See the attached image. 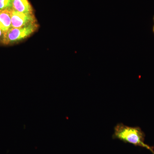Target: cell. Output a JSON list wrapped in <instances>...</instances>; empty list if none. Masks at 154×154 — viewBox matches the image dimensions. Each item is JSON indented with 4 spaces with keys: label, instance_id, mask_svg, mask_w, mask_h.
I'll use <instances>...</instances> for the list:
<instances>
[{
    "label": "cell",
    "instance_id": "obj_1",
    "mask_svg": "<svg viewBox=\"0 0 154 154\" xmlns=\"http://www.w3.org/2000/svg\"><path fill=\"white\" fill-rule=\"evenodd\" d=\"M145 137L144 133L140 128L128 126L122 123H118L114 127L112 135L113 139L119 140L125 143L144 148L154 154V147L145 143Z\"/></svg>",
    "mask_w": 154,
    "mask_h": 154
},
{
    "label": "cell",
    "instance_id": "obj_2",
    "mask_svg": "<svg viewBox=\"0 0 154 154\" xmlns=\"http://www.w3.org/2000/svg\"><path fill=\"white\" fill-rule=\"evenodd\" d=\"M37 26L35 23L20 28H11L3 37L4 44H8L11 42L22 40L31 35L35 31Z\"/></svg>",
    "mask_w": 154,
    "mask_h": 154
},
{
    "label": "cell",
    "instance_id": "obj_3",
    "mask_svg": "<svg viewBox=\"0 0 154 154\" xmlns=\"http://www.w3.org/2000/svg\"><path fill=\"white\" fill-rule=\"evenodd\" d=\"M11 13L12 28H22L35 22L33 14L21 13L13 9H11Z\"/></svg>",
    "mask_w": 154,
    "mask_h": 154
},
{
    "label": "cell",
    "instance_id": "obj_4",
    "mask_svg": "<svg viewBox=\"0 0 154 154\" xmlns=\"http://www.w3.org/2000/svg\"><path fill=\"white\" fill-rule=\"evenodd\" d=\"M11 10L0 11V29L5 34L12 28Z\"/></svg>",
    "mask_w": 154,
    "mask_h": 154
},
{
    "label": "cell",
    "instance_id": "obj_5",
    "mask_svg": "<svg viewBox=\"0 0 154 154\" xmlns=\"http://www.w3.org/2000/svg\"><path fill=\"white\" fill-rule=\"evenodd\" d=\"M13 8L16 11L25 13L33 14V9L28 0H12Z\"/></svg>",
    "mask_w": 154,
    "mask_h": 154
},
{
    "label": "cell",
    "instance_id": "obj_6",
    "mask_svg": "<svg viewBox=\"0 0 154 154\" xmlns=\"http://www.w3.org/2000/svg\"><path fill=\"white\" fill-rule=\"evenodd\" d=\"M12 8V0H0V11Z\"/></svg>",
    "mask_w": 154,
    "mask_h": 154
},
{
    "label": "cell",
    "instance_id": "obj_7",
    "mask_svg": "<svg viewBox=\"0 0 154 154\" xmlns=\"http://www.w3.org/2000/svg\"><path fill=\"white\" fill-rule=\"evenodd\" d=\"M2 33H3L2 31V30H1V29H0V37L2 36Z\"/></svg>",
    "mask_w": 154,
    "mask_h": 154
},
{
    "label": "cell",
    "instance_id": "obj_8",
    "mask_svg": "<svg viewBox=\"0 0 154 154\" xmlns=\"http://www.w3.org/2000/svg\"><path fill=\"white\" fill-rule=\"evenodd\" d=\"M152 31H153V33H154V25H153V26Z\"/></svg>",
    "mask_w": 154,
    "mask_h": 154
},
{
    "label": "cell",
    "instance_id": "obj_9",
    "mask_svg": "<svg viewBox=\"0 0 154 154\" xmlns=\"http://www.w3.org/2000/svg\"><path fill=\"white\" fill-rule=\"evenodd\" d=\"M153 21H154V17H153Z\"/></svg>",
    "mask_w": 154,
    "mask_h": 154
}]
</instances>
